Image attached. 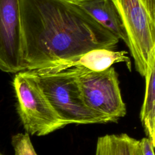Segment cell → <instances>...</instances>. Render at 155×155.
<instances>
[{
    "instance_id": "1",
    "label": "cell",
    "mask_w": 155,
    "mask_h": 155,
    "mask_svg": "<svg viewBox=\"0 0 155 155\" xmlns=\"http://www.w3.org/2000/svg\"><path fill=\"white\" fill-rule=\"evenodd\" d=\"M24 70L94 49L113 50L119 40L74 0H19Z\"/></svg>"
},
{
    "instance_id": "2",
    "label": "cell",
    "mask_w": 155,
    "mask_h": 155,
    "mask_svg": "<svg viewBox=\"0 0 155 155\" xmlns=\"http://www.w3.org/2000/svg\"><path fill=\"white\" fill-rule=\"evenodd\" d=\"M122 21L136 70L145 76L155 55V0H111Z\"/></svg>"
},
{
    "instance_id": "3",
    "label": "cell",
    "mask_w": 155,
    "mask_h": 155,
    "mask_svg": "<svg viewBox=\"0 0 155 155\" xmlns=\"http://www.w3.org/2000/svg\"><path fill=\"white\" fill-rule=\"evenodd\" d=\"M13 86L16 111L29 135L45 136L67 125L50 104L31 71L16 73Z\"/></svg>"
},
{
    "instance_id": "4",
    "label": "cell",
    "mask_w": 155,
    "mask_h": 155,
    "mask_svg": "<svg viewBox=\"0 0 155 155\" xmlns=\"http://www.w3.org/2000/svg\"><path fill=\"white\" fill-rule=\"evenodd\" d=\"M31 71L52 107L67 125L108 123L104 117L84 104L73 69L44 74Z\"/></svg>"
},
{
    "instance_id": "5",
    "label": "cell",
    "mask_w": 155,
    "mask_h": 155,
    "mask_svg": "<svg viewBox=\"0 0 155 155\" xmlns=\"http://www.w3.org/2000/svg\"><path fill=\"white\" fill-rule=\"evenodd\" d=\"M73 70L82 101L89 109L104 117L108 122H116L125 116L126 105L114 67L101 71Z\"/></svg>"
},
{
    "instance_id": "6",
    "label": "cell",
    "mask_w": 155,
    "mask_h": 155,
    "mask_svg": "<svg viewBox=\"0 0 155 155\" xmlns=\"http://www.w3.org/2000/svg\"><path fill=\"white\" fill-rule=\"evenodd\" d=\"M0 70L11 73L24 71L19 0H0Z\"/></svg>"
},
{
    "instance_id": "7",
    "label": "cell",
    "mask_w": 155,
    "mask_h": 155,
    "mask_svg": "<svg viewBox=\"0 0 155 155\" xmlns=\"http://www.w3.org/2000/svg\"><path fill=\"white\" fill-rule=\"evenodd\" d=\"M127 54L128 52L124 50L94 49L73 58L49 63L39 69L30 71L39 74L56 73L69 69L101 71L116 63L123 62L131 71V62Z\"/></svg>"
},
{
    "instance_id": "8",
    "label": "cell",
    "mask_w": 155,
    "mask_h": 155,
    "mask_svg": "<svg viewBox=\"0 0 155 155\" xmlns=\"http://www.w3.org/2000/svg\"><path fill=\"white\" fill-rule=\"evenodd\" d=\"M94 21L107 30L119 40L128 45L127 34L119 15L111 0H74Z\"/></svg>"
},
{
    "instance_id": "9",
    "label": "cell",
    "mask_w": 155,
    "mask_h": 155,
    "mask_svg": "<svg viewBox=\"0 0 155 155\" xmlns=\"http://www.w3.org/2000/svg\"><path fill=\"white\" fill-rule=\"evenodd\" d=\"M145 79V91L140 118L146 136L155 145V55L150 61Z\"/></svg>"
},
{
    "instance_id": "10",
    "label": "cell",
    "mask_w": 155,
    "mask_h": 155,
    "mask_svg": "<svg viewBox=\"0 0 155 155\" xmlns=\"http://www.w3.org/2000/svg\"><path fill=\"white\" fill-rule=\"evenodd\" d=\"M95 155H142L139 140L126 133L97 138Z\"/></svg>"
},
{
    "instance_id": "11",
    "label": "cell",
    "mask_w": 155,
    "mask_h": 155,
    "mask_svg": "<svg viewBox=\"0 0 155 155\" xmlns=\"http://www.w3.org/2000/svg\"><path fill=\"white\" fill-rule=\"evenodd\" d=\"M15 155H38L27 133H18L11 137Z\"/></svg>"
},
{
    "instance_id": "12",
    "label": "cell",
    "mask_w": 155,
    "mask_h": 155,
    "mask_svg": "<svg viewBox=\"0 0 155 155\" xmlns=\"http://www.w3.org/2000/svg\"><path fill=\"white\" fill-rule=\"evenodd\" d=\"M140 147L142 155H154V148L155 145L147 137L142 138L139 140Z\"/></svg>"
},
{
    "instance_id": "13",
    "label": "cell",
    "mask_w": 155,
    "mask_h": 155,
    "mask_svg": "<svg viewBox=\"0 0 155 155\" xmlns=\"http://www.w3.org/2000/svg\"><path fill=\"white\" fill-rule=\"evenodd\" d=\"M0 155H5V154H3V153H1V152H0Z\"/></svg>"
}]
</instances>
